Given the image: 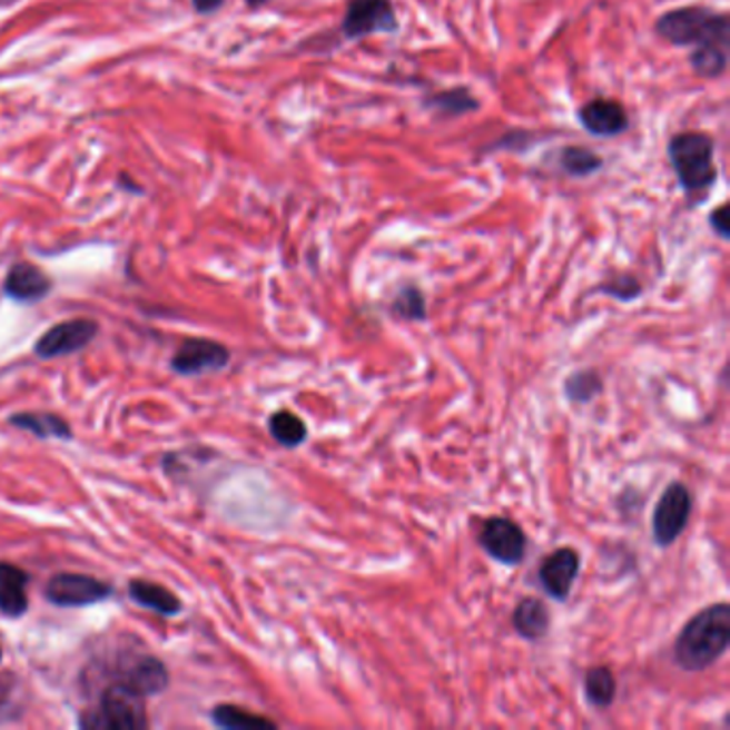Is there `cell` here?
Wrapping results in <instances>:
<instances>
[{
    "label": "cell",
    "instance_id": "1",
    "mask_svg": "<svg viewBox=\"0 0 730 730\" xmlns=\"http://www.w3.org/2000/svg\"><path fill=\"white\" fill-rule=\"evenodd\" d=\"M730 645V606L711 604L690 619L673 647L674 664L688 673H701L713 667Z\"/></svg>",
    "mask_w": 730,
    "mask_h": 730
},
{
    "label": "cell",
    "instance_id": "2",
    "mask_svg": "<svg viewBox=\"0 0 730 730\" xmlns=\"http://www.w3.org/2000/svg\"><path fill=\"white\" fill-rule=\"evenodd\" d=\"M655 32L677 48L722 46L730 48V20L711 7H677L655 20Z\"/></svg>",
    "mask_w": 730,
    "mask_h": 730
},
{
    "label": "cell",
    "instance_id": "3",
    "mask_svg": "<svg viewBox=\"0 0 730 730\" xmlns=\"http://www.w3.org/2000/svg\"><path fill=\"white\" fill-rule=\"evenodd\" d=\"M669 161L688 197H704L718 180L716 141L704 131H679L669 140Z\"/></svg>",
    "mask_w": 730,
    "mask_h": 730
},
{
    "label": "cell",
    "instance_id": "4",
    "mask_svg": "<svg viewBox=\"0 0 730 730\" xmlns=\"http://www.w3.org/2000/svg\"><path fill=\"white\" fill-rule=\"evenodd\" d=\"M80 727L95 730L148 729L144 697L127 683L116 681L101 694L99 709L80 718Z\"/></svg>",
    "mask_w": 730,
    "mask_h": 730
},
{
    "label": "cell",
    "instance_id": "5",
    "mask_svg": "<svg viewBox=\"0 0 730 730\" xmlns=\"http://www.w3.org/2000/svg\"><path fill=\"white\" fill-rule=\"evenodd\" d=\"M692 514V493L685 484L671 482L660 495L651 516V532L660 549H669L685 532Z\"/></svg>",
    "mask_w": 730,
    "mask_h": 730
},
{
    "label": "cell",
    "instance_id": "6",
    "mask_svg": "<svg viewBox=\"0 0 730 730\" xmlns=\"http://www.w3.org/2000/svg\"><path fill=\"white\" fill-rule=\"evenodd\" d=\"M398 30V18L393 0H349L341 32L345 39L358 41L371 34H393Z\"/></svg>",
    "mask_w": 730,
    "mask_h": 730
},
{
    "label": "cell",
    "instance_id": "7",
    "mask_svg": "<svg viewBox=\"0 0 730 730\" xmlns=\"http://www.w3.org/2000/svg\"><path fill=\"white\" fill-rule=\"evenodd\" d=\"M112 585L106 581L86 574H69V572L52 576L46 585L48 602L57 604L60 609L92 606L112 598Z\"/></svg>",
    "mask_w": 730,
    "mask_h": 730
},
{
    "label": "cell",
    "instance_id": "8",
    "mask_svg": "<svg viewBox=\"0 0 730 730\" xmlns=\"http://www.w3.org/2000/svg\"><path fill=\"white\" fill-rule=\"evenodd\" d=\"M477 542L489 558L504 565H519L527 553V535L506 516H491L484 521Z\"/></svg>",
    "mask_w": 730,
    "mask_h": 730
},
{
    "label": "cell",
    "instance_id": "9",
    "mask_svg": "<svg viewBox=\"0 0 730 730\" xmlns=\"http://www.w3.org/2000/svg\"><path fill=\"white\" fill-rule=\"evenodd\" d=\"M97 333H99V324L95 319L80 317V319L60 322L50 331H46L34 343V356L50 361V358H60V356L82 352L95 341Z\"/></svg>",
    "mask_w": 730,
    "mask_h": 730
},
{
    "label": "cell",
    "instance_id": "10",
    "mask_svg": "<svg viewBox=\"0 0 730 730\" xmlns=\"http://www.w3.org/2000/svg\"><path fill=\"white\" fill-rule=\"evenodd\" d=\"M229 365V349L210 338H187L171 358V371L178 375H204Z\"/></svg>",
    "mask_w": 730,
    "mask_h": 730
},
{
    "label": "cell",
    "instance_id": "11",
    "mask_svg": "<svg viewBox=\"0 0 730 730\" xmlns=\"http://www.w3.org/2000/svg\"><path fill=\"white\" fill-rule=\"evenodd\" d=\"M579 572H581V555L570 546H562L549 553L544 562L540 563L537 581L549 598L565 602Z\"/></svg>",
    "mask_w": 730,
    "mask_h": 730
},
{
    "label": "cell",
    "instance_id": "12",
    "mask_svg": "<svg viewBox=\"0 0 730 730\" xmlns=\"http://www.w3.org/2000/svg\"><path fill=\"white\" fill-rule=\"evenodd\" d=\"M576 118L593 138H618L630 129V116L618 99H590L579 108Z\"/></svg>",
    "mask_w": 730,
    "mask_h": 730
},
{
    "label": "cell",
    "instance_id": "13",
    "mask_svg": "<svg viewBox=\"0 0 730 730\" xmlns=\"http://www.w3.org/2000/svg\"><path fill=\"white\" fill-rule=\"evenodd\" d=\"M2 289L11 300L30 305L43 300L52 292V279L41 268L29 262H20L7 273Z\"/></svg>",
    "mask_w": 730,
    "mask_h": 730
},
{
    "label": "cell",
    "instance_id": "14",
    "mask_svg": "<svg viewBox=\"0 0 730 730\" xmlns=\"http://www.w3.org/2000/svg\"><path fill=\"white\" fill-rule=\"evenodd\" d=\"M120 683H127L141 697H155L161 694L169 685V673L166 664L155 655H140L122 667L120 671Z\"/></svg>",
    "mask_w": 730,
    "mask_h": 730
},
{
    "label": "cell",
    "instance_id": "15",
    "mask_svg": "<svg viewBox=\"0 0 730 730\" xmlns=\"http://www.w3.org/2000/svg\"><path fill=\"white\" fill-rule=\"evenodd\" d=\"M30 576L16 563L0 562V615L22 618L29 611Z\"/></svg>",
    "mask_w": 730,
    "mask_h": 730
},
{
    "label": "cell",
    "instance_id": "16",
    "mask_svg": "<svg viewBox=\"0 0 730 730\" xmlns=\"http://www.w3.org/2000/svg\"><path fill=\"white\" fill-rule=\"evenodd\" d=\"M512 625L516 630L519 637H523L525 641H540L549 634L551 628V611L549 606L540 600V598H523L514 613H512Z\"/></svg>",
    "mask_w": 730,
    "mask_h": 730
},
{
    "label": "cell",
    "instance_id": "17",
    "mask_svg": "<svg viewBox=\"0 0 730 730\" xmlns=\"http://www.w3.org/2000/svg\"><path fill=\"white\" fill-rule=\"evenodd\" d=\"M129 598L144 609H150L164 618H174L182 611V602L168 588L136 579L129 583Z\"/></svg>",
    "mask_w": 730,
    "mask_h": 730
},
{
    "label": "cell",
    "instance_id": "18",
    "mask_svg": "<svg viewBox=\"0 0 730 730\" xmlns=\"http://www.w3.org/2000/svg\"><path fill=\"white\" fill-rule=\"evenodd\" d=\"M422 106L444 118H458V116L480 110V101L467 86H452L448 90L433 92V95L424 97Z\"/></svg>",
    "mask_w": 730,
    "mask_h": 730
},
{
    "label": "cell",
    "instance_id": "19",
    "mask_svg": "<svg viewBox=\"0 0 730 730\" xmlns=\"http://www.w3.org/2000/svg\"><path fill=\"white\" fill-rule=\"evenodd\" d=\"M11 426H18L22 431H27L30 435L39 437V440H71L73 431L71 426L60 418L57 414L50 412H22V414H13L9 418Z\"/></svg>",
    "mask_w": 730,
    "mask_h": 730
},
{
    "label": "cell",
    "instance_id": "20",
    "mask_svg": "<svg viewBox=\"0 0 730 730\" xmlns=\"http://www.w3.org/2000/svg\"><path fill=\"white\" fill-rule=\"evenodd\" d=\"M215 727L225 730H275L277 724L264 716L236 704H219L210 713Z\"/></svg>",
    "mask_w": 730,
    "mask_h": 730
},
{
    "label": "cell",
    "instance_id": "21",
    "mask_svg": "<svg viewBox=\"0 0 730 730\" xmlns=\"http://www.w3.org/2000/svg\"><path fill=\"white\" fill-rule=\"evenodd\" d=\"M268 431H270L273 440L283 448H298L309 437V428L305 421L289 410L275 412L268 421Z\"/></svg>",
    "mask_w": 730,
    "mask_h": 730
},
{
    "label": "cell",
    "instance_id": "22",
    "mask_svg": "<svg viewBox=\"0 0 730 730\" xmlns=\"http://www.w3.org/2000/svg\"><path fill=\"white\" fill-rule=\"evenodd\" d=\"M560 168L574 178H588L604 168V159L588 146H563L560 150Z\"/></svg>",
    "mask_w": 730,
    "mask_h": 730
},
{
    "label": "cell",
    "instance_id": "23",
    "mask_svg": "<svg viewBox=\"0 0 730 730\" xmlns=\"http://www.w3.org/2000/svg\"><path fill=\"white\" fill-rule=\"evenodd\" d=\"M585 697L598 709H606L615 702L618 679L609 667H593L585 673Z\"/></svg>",
    "mask_w": 730,
    "mask_h": 730
},
{
    "label": "cell",
    "instance_id": "24",
    "mask_svg": "<svg viewBox=\"0 0 730 730\" xmlns=\"http://www.w3.org/2000/svg\"><path fill=\"white\" fill-rule=\"evenodd\" d=\"M602 391H604V382L595 368L574 371L572 375H568V379L563 384L565 398L574 405L591 403L593 398H598L602 394Z\"/></svg>",
    "mask_w": 730,
    "mask_h": 730
},
{
    "label": "cell",
    "instance_id": "25",
    "mask_svg": "<svg viewBox=\"0 0 730 730\" xmlns=\"http://www.w3.org/2000/svg\"><path fill=\"white\" fill-rule=\"evenodd\" d=\"M688 60H690L692 71L699 78L713 80V78L724 76V71L729 67V48H722V46H699V48H692V55H690Z\"/></svg>",
    "mask_w": 730,
    "mask_h": 730
},
{
    "label": "cell",
    "instance_id": "26",
    "mask_svg": "<svg viewBox=\"0 0 730 730\" xmlns=\"http://www.w3.org/2000/svg\"><path fill=\"white\" fill-rule=\"evenodd\" d=\"M394 317L403 322H424L426 319V298L421 287L405 285L396 292L391 305Z\"/></svg>",
    "mask_w": 730,
    "mask_h": 730
},
{
    "label": "cell",
    "instance_id": "27",
    "mask_svg": "<svg viewBox=\"0 0 730 730\" xmlns=\"http://www.w3.org/2000/svg\"><path fill=\"white\" fill-rule=\"evenodd\" d=\"M598 292L600 294H606V296H611L615 300H621V303H630V300H637L643 294V285H641V282L634 275L623 273V275H615L609 282L602 283L598 287Z\"/></svg>",
    "mask_w": 730,
    "mask_h": 730
},
{
    "label": "cell",
    "instance_id": "28",
    "mask_svg": "<svg viewBox=\"0 0 730 730\" xmlns=\"http://www.w3.org/2000/svg\"><path fill=\"white\" fill-rule=\"evenodd\" d=\"M730 206L724 201L720 204L713 213H709V227L713 229V234L722 240H729L730 238Z\"/></svg>",
    "mask_w": 730,
    "mask_h": 730
},
{
    "label": "cell",
    "instance_id": "29",
    "mask_svg": "<svg viewBox=\"0 0 730 730\" xmlns=\"http://www.w3.org/2000/svg\"><path fill=\"white\" fill-rule=\"evenodd\" d=\"M194 4H196L197 11H201V13H210V11L219 9V7L224 4V0H194Z\"/></svg>",
    "mask_w": 730,
    "mask_h": 730
},
{
    "label": "cell",
    "instance_id": "30",
    "mask_svg": "<svg viewBox=\"0 0 730 730\" xmlns=\"http://www.w3.org/2000/svg\"><path fill=\"white\" fill-rule=\"evenodd\" d=\"M266 2H268V0H247L249 7H262V4H266Z\"/></svg>",
    "mask_w": 730,
    "mask_h": 730
},
{
    "label": "cell",
    "instance_id": "31",
    "mask_svg": "<svg viewBox=\"0 0 730 730\" xmlns=\"http://www.w3.org/2000/svg\"><path fill=\"white\" fill-rule=\"evenodd\" d=\"M0 660H2V647H0Z\"/></svg>",
    "mask_w": 730,
    "mask_h": 730
}]
</instances>
